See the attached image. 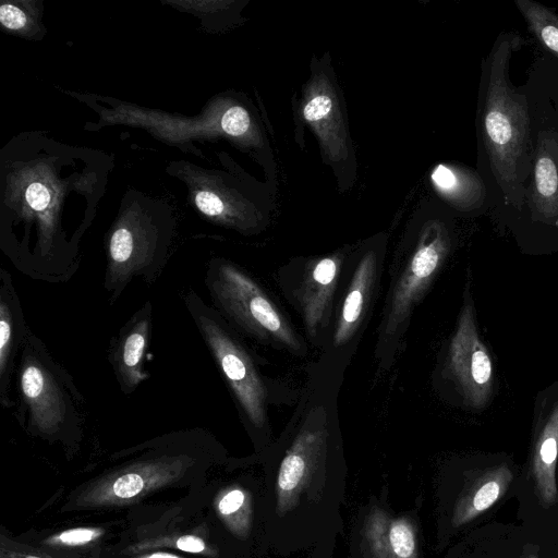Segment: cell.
<instances>
[{
  "label": "cell",
  "instance_id": "6da1fadb",
  "mask_svg": "<svg viewBox=\"0 0 558 558\" xmlns=\"http://www.w3.org/2000/svg\"><path fill=\"white\" fill-rule=\"evenodd\" d=\"M113 169L107 151L22 131L0 150V250L24 276L70 280Z\"/></svg>",
  "mask_w": 558,
  "mask_h": 558
},
{
  "label": "cell",
  "instance_id": "7a4b0ae2",
  "mask_svg": "<svg viewBox=\"0 0 558 558\" xmlns=\"http://www.w3.org/2000/svg\"><path fill=\"white\" fill-rule=\"evenodd\" d=\"M344 374L319 361L306 379L286 423L264 453L270 489V537L295 550L336 527L345 480L338 398Z\"/></svg>",
  "mask_w": 558,
  "mask_h": 558
},
{
  "label": "cell",
  "instance_id": "3957f363",
  "mask_svg": "<svg viewBox=\"0 0 558 558\" xmlns=\"http://www.w3.org/2000/svg\"><path fill=\"white\" fill-rule=\"evenodd\" d=\"M69 94L97 116L96 121L85 124L84 129L88 131L113 125L135 128L161 143L202 158L197 142L227 140L247 151L262 145L251 112L235 96L227 93L213 96L194 116L148 108L111 96Z\"/></svg>",
  "mask_w": 558,
  "mask_h": 558
},
{
  "label": "cell",
  "instance_id": "277c9868",
  "mask_svg": "<svg viewBox=\"0 0 558 558\" xmlns=\"http://www.w3.org/2000/svg\"><path fill=\"white\" fill-rule=\"evenodd\" d=\"M184 304L229 389L242 424L263 451L272 441L271 407L294 405L301 389L265 374L259 355L195 291L184 295Z\"/></svg>",
  "mask_w": 558,
  "mask_h": 558
},
{
  "label": "cell",
  "instance_id": "5b68a950",
  "mask_svg": "<svg viewBox=\"0 0 558 558\" xmlns=\"http://www.w3.org/2000/svg\"><path fill=\"white\" fill-rule=\"evenodd\" d=\"M449 250L448 232L434 220L411 227L396 250L373 351L375 381L391 371L404 351L413 314L440 272Z\"/></svg>",
  "mask_w": 558,
  "mask_h": 558
},
{
  "label": "cell",
  "instance_id": "8992f818",
  "mask_svg": "<svg viewBox=\"0 0 558 558\" xmlns=\"http://www.w3.org/2000/svg\"><path fill=\"white\" fill-rule=\"evenodd\" d=\"M175 216L171 206L142 191L128 190L106 234L104 287L113 303L134 278L154 281L172 245Z\"/></svg>",
  "mask_w": 558,
  "mask_h": 558
},
{
  "label": "cell",
  "instance_id": "52a82bcc",
  "mask_svg": "<svg viewBox=\"0 0 558 558\" xmlns=\"http://www.w3.org/2000/svg\"><path fill=\"white\" fill-rule=\"evenodd\" d=\"M205 286L214 307L243 338L299 359L310 354V344L281 303L238 264L210 259Z\"/></svg>",
  "mask_w": 558,
  "mask_h": 558
},
{
  "label": "cell",
  "instance_id": "ba28073f",
  "mask_svg": "<svg viewBox=\"0 0 558 558\" xmlns=\"http://www.w3.org/2000/svg\"><path fill=\"white\" fill-rule=\"evenodd\" d=\"M387 238L376 234L355 244L343 269L329 331L318 359L345 374L372 320L379 299Z\"/></svg>",
  "mask_w": 558,
  "mask_h": 558
},
{
  "label": "cell",
  "instance_id": "9c48e42d",
  "mask_svg": "<svg viewBox=\"0 0 558 558\" xmlns=\"http://www.w3.org/2000/svg\"><path fill=\"white\" fill-rule=\"evenodd\" d=\"M16 391L15 416L28 429L50 436L80 429L84 397L72 376L32 331L20 353Z\"/></svg>",
  "mask_w": 558,
  "mask_h": 558
},
{
  "label": "cell",
  "instance_id": "30bf717a",
  "mask_svg": "<svg viewBox=\"0 0 558 558\" xmlns=\"http://www.w3.org/2000/svg\"><path fill=\"white\" fill-rule=\"evenodd\" d=\"M353 247L292 257L272 275L281 295L298 315L304 338L318 352L325 344L342 272Z\"/></svg>",
  "mask_w": 558,
  "mask_h": 558
},
{
  "label": "cell",
  "instance_id": "8fae6325",
  "mask_svg": "<svg viewBox=\"0 0 558 558\" xmlns=\"http://www.w3.org/2000/svg\"><path fill=\"white\" fill-rule=\"evenodd\" d=\"M166 172L185 185L191 205L210 222L244 235L265 228V216L236 173L205 168L185 159L170 161Z\"/></svg>",
  "mask_w": 558,
  "mask_h": 558
},
{
  "label": "cell",
  "instance_id": "7c38bea8",
  "mask_svg": "<svg viewBox=\"0 0 558 558\" xmlns=\"http://www.w3.org/2000/svg\"><path fill=\"white\" fill-rule=\"evenodd\" d=\"M440 376L452 383L469 404L480 407L488 396L492 362L476 332L469 303L464 304L448 342Z\"/></svg>",
  "mask_w": 558,
  "mask_h": 558
},
{
  "label": "cell",
  "instance_id": "4fadbf2b",
  "mask_svg": "<svg viewBox=\"0 0 558 558\" xmlns=\"http://www.w3.org/2000/svg\"><path fill=\"white\" fill-rule=\"evenodd\" d=\"M151 335V303L145 304L120 328L112 340L109 361L124 395L132 393L149 377L143 360Z\"/></svg>",
  "mask_w": 558,
  "mask_h": 558
},
{
  "label": "cell",
  "instance_id": "5bb4252c",
  "mask_svg": "<svg viewBox=\"0 0 558 558\" xmlns=\"http://www.w3.org/2000/svg\"><path fill=\"white\" fill-rule=\"evenodd\" d=\"M31 330L14 288L11 274L0 269V405L11 409L15 401L11 395L15 360Z\"/></svg>",
  "mask_w": 558,
  "mask_h": 558
},
{
  "label": "cell",
  "instance_id": "9a60e30c",
  "mask_svg": "<svg viewBox=\"0 0 558 558\" xmlns=\"http://www.w3.org/2000/svg\"><path fill=\"white\" fill-rule=\"evenodd\" d=\"M363 541L367 558H418L414 524L379 508L366 515Z\"/></svg>",
  "mask_w": 558,
  "mask_h": 558
},
{
  "label": "cell",
  "instance_id": "2e32d148",
  "mask_svg": "<svg viewBox=\"0 0 558 558\" xmlns=\"http://www.w3.org/2000/svg\"><path fill=\"white\" fill-rule=\"evenodd\" d=\"M303 119L317 133L327 155L343 158L347 154L345 130L333 90L324 81H315L302 106Z\"/></svg>",
  "mask_w": 558,
  "mask_h": 558
},
{
  "label": "cell",
  "instance_id": "e0dca14e",
  "mask_svg": "<svg viewBox=\"0 0 558 558\" xmlns=\"http://www.w3.org/2000/svg\"><path fill=\"white\" fill-rule=\"evenodd\" d=\"M513 474L507 464L489 468L468 482L454 504L451 524L460 527L490 509L508 492Z\"/></svg>",
  "mask_w": 558,
  "mask_h": 558
},
{
  "label": "cell",
  "instance_id": "ac0fdd59",
  "mask_svg": "<svg viewBox=\"0 0 558 558\" xmlns=\"http://www.w3.org/2000/svg\"><path fill=\"white\" fill-rule=\"evenodd\" d=\"M558 459V404L541 428L533 447L530 473L534 493L543 508L558 500L556 468Z\"/></svg>",
  "mask_w": 558,
  "mask_h": 558
},
{
  "label": "cell",
  "instance_id": "d6986e66",
  "mask_svg": "<svg viewBox=\"0 0 558 558\" xmlns=\"http://www.w3.org/2000/svg\"><path fill=\"white\" fill-rule=\"evenodd\" d=\"M44 2L41 0L3 1L0 4L1 27L28 40H41L46 35L43 22Z\"/></svg>",
  "mask_w": 558,
  "mask_h": 558
},
{
  "label": "cell",
  "instance_id": "ffe728a7",
  "mask_svg": "<svg viewBox=\"0 0 558 558\" xmlns=\"http://www.w3.org/2000/svg\"><path fill=\"white\" fill-rule=\"evenodd\" d=\"M162 3L194 15L199 20L202 28L209 33H218L228 26V15L235 11L234 1L166 0Z\"/></svg>",
  "mask_w": 558,
  "mask_h": 558
},
{
  "label": "cell",
  "instance_id": "44dd1931",
  "mask_svg": "<svg viewBox=\"0 0 558 558\" xmlns=\"http://www.w3.org/2000/svg\"><path fill=\"white\" fill-rule=\"evenodd\" d=\"M536 186L545 197L551 196L557 190L558 175L554 161L550 158H539L535 169Z\"/></svg>",
  "mask_w": 558,
  "mask_h": 558
},
{
  "label": "cell",
  "instance_id": "7402d4cb",
  "mask_svg": "<svg viewBox=\"0 0 558 558\" xmlns=\"http://www.w3.org/2000/svg\"><path fill=\"white\" fill-rule=\"evenodd\" d=\"M486 130L490 140L496 145H506L512 136L509 120L505 113L499 110H494L487 113Z\"/></svg>",
  "mask_w": 558,
  "mask_h": 558
},
{
  "label": "cell",
  "instance_id": "603a6c76",
  "mask_svg": "<svg viewBox=\"0 0 558 558\" xmlns=\"http://www.w3.org/2000/svg\"><path fill=\"white\" fill-rule=\"evenodd\" d=\"M144 487V480L137 473H126L113 483V493L119 498H131Z\"/></svg>",
  "mask_w": 558,
  "mask_h": 558
},
{
  "label": "cell",
  "instance_id": "cb8c5ba5",
  "mask_svg": "<svg viewBox=\"0 0 558 558\" xmlns=\"http://www.w3.org/2000/svg\"><path fill=\"white\" fill-rule=\"evenodd\" d=\"M245 495L240 489L229 492L219 502V510L223 514L236 512L244 504Z\"/></svg>",
  "mask_w": 558,
  "mask_h": 558
},
{
  "label": "cell",
  "instance_id": "d4e9b609",
  "mask_svg": "<svg viewBox=\"0 0 558 558\" xmlns=\"http://www.w3.org/2000/svg\"><path fill=\"white\" fill-rule=\"evenodd\" d=\"M94 532L88 529H75L63 532L60 535L61 542L70 545L84 544L92 539Z\"/></svg>",
  "mask_w": 558,
  "mask_h": 558
},
{
  "label": "cell",
  "instance_id": "484cf974",
  "mask_svg": "<svg viewBox=\"0 0 558 558\" xmlns=\"http://www.w3.org/2000/svg\"><path fill=\"white\" fill-rule=\"evenodd\" d=\"M541 37L543 41L554 51L558 52V26L545 24L542 26Z\"/></svg>",
  "mask_w": 558,
  "mask_h": 558
},
{
  "label": "cell",
  "instance_id": "4316f807",
  "mask_svg": "<svg viewBox=\"0 0 558 558\" xmlns=\"http://www.w3.org/2000/svg\"><path fill=\"white\" fill-rule=\"evenodd\" d=\"M177 545L179 549L190 553H199L204 549L202 539L191 535L180 537Z\"/></svg>",
  "mask_w": 558,
  "mask_h": 558
},
{
  "label": "cell",
  "instance_id": "83f0119b",
  "mask_svg": "<svg viewBox=\"0 0 558 558\" xmlns=\"http://www.w3.org/2000/svg\"><path fill=\"white\" fill-rule=\"evenodd\" d=\"M517 558H541L539 548L536 545H527Z\"/></svg>",
  "mask_w": 558,
  "mask_h": 558
},
{
  "label": "cell",
  "instance_id": "f1b7e54d",
  "mask_svg": "<svg viewBox=\"0 0 558 558\" xmlns=\"http://www.w3.org/2000/svg\"><path fill=\"white\" fill-rule=\"evenodd\" d=\"M148 558H177V557L172 556V555H169V554L157 553V554H153Z\"/></svg>",
  "mask_w": 558,
  "mask_h": 558
},
{
  "label": "cell",
  "instance_id": "f546056e",
  "mask_svg": "<svg viewBox=\"0 0 558 558\" xmlns=\"http://www.w3.org/2000/svg\"><path fill=\"white\" fill-rule=\"evenodd\" d=\"M26 558H38V557H34V556H27Z\"/></svg>",
  "mask_w": 558,
  "mask_h": 558
}]
</instances>
